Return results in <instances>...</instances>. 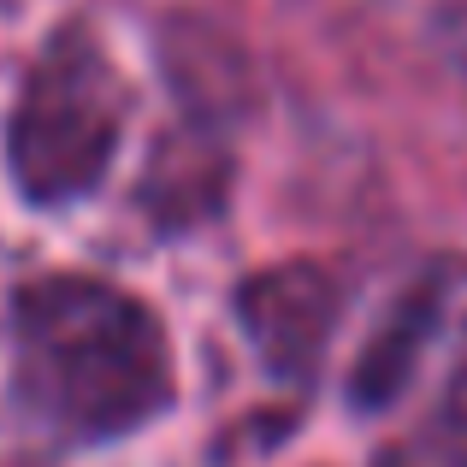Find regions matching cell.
Returning a JSON list of instances; mask_svg holds the SVG:
<instances>
[{"instance_id": "cell-1", "label": "cell", "mask_w": 467, "mask_h": 467, "mask_svg": "<svg viewBox=\"0 0 467 467\" xmlns=\"http://www.w3.org/2000/svg\"><path fill=\"white\" fill-rule=\"evenodd\" d=\"M18 379L78 432H119L166 397L154 319L101 278H42L18 296Z\"/></svg>"}, {"instance_id": "cell-2", "label": "cell", "mask_w": 467, "mask_h": 467, "mask_svg": "<svg viewBox=\"0 0 467 467\" xmlns=\"http://www.w3.org/2000/svg\"><path fill=\"white\" fill-rule=\"evenodd\" d=\"M119 130V89L95 47H54L24 83L12 113V166L24 190L54 202L95 183L101 160L113 154Z\"/></svg>"}, {"instance_id": "cell-3", "label": "cell", "mask_w": 467, "mask_h": 467, "mask_svg": "<svg viewBox=\"0 0 467 467\" xmlns=\"http://www.w3.org/2000/svg\"><path fill=\"white\" fill-rule=\"evenodd\" d=\"M420 450L432 456V467H467V373L450 385V397L438 402V420L426 426Z\"/></svg>"}]
</instances>
